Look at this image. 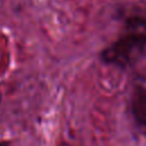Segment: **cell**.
I'll use <instances>...</instances> for the list:
<instances>
[{
  "instance_id": "1",
  "label": "cell",
  "mask_w": 146,
  "mask_h": 146,
  "mask_svg": "<svg viewBox=\"0 0 146 146\" xmlns=\"http://www.w3.org/2000/svg\"><path fill=\"white\" fill-rule=\"evenodd\" d=\"M146 49V10L130 14L124 21V32L100 54L104 63L117 67L132 64Z\"/></svg>"
},
{
  "instance_id": "2",
  "label": "cell",
  "mask_w": 146,
  "mask_h": 146,
  "mask_svg": "<svg viewBox=\"0 0 146 146\" xmlns=\"http://www.w3.org/2000/svg\"><path fill=\"white\" fill-rule=\"evenodd\" d=\"M131 110L136 122L146 131V88L143 84L135 86L132 90Z\"/></svg>"
},
{
  "instance_id": "3",
  "label": "cell",
  "mask_w": 146,
  "mask_h": 146,
  "mask_svg": "<svg viewBox=\"0 0 146 146\" xmlns=\"http://www.w3.org/2000/svg\"><path fill=\"white\" fill-rule=\"evenodd\" d=\"M0 146H10V143L8 140H1L0 141Z\"/></svg>"
},
{
  "instance_id": "4",
  "label": "cell",
  "mask_w": 146,
  "mask_h": 146,
  "mask_svg": "<svg viewBox=\"0 0 146 146\" xmlns=\"http://www.w3.org/2000/svg\"><path fill=\"white\" fill-rule=\"evenodd\" d=\"M1 99H2V95H1V91H0V104H1Z\"/></svg>"
}]
</instances>
